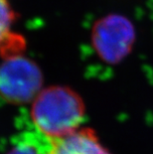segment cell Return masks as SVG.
I'll return each mask as SVG.
<instances>
[{
	"label": "cell",
	"mask_w": 153,
	"mask_h": 154,
	"mask_svg": "<svg viewBox=\"0 0 153 154\" xmlns=\"http://www.w3.org/2000/svg\"><path fill=\"white\" fill-rule=\"evenodd\" d=\"M41 81L40 71L26 59L10 58L0 66V94L13 103L37 97Z\"/></svg>",
	"instance_id": "2"
},
{
	"label": "cell",
	"mask_w": 153,
	"mask_h": 154,
	"mask_svg": "<svg viewBox=\"0 0 153 154\" xmlns=\"http://www.w3.org/2000/svg\"><path fill=\"white\" fill-rule=\"evenodd\" d=\"M48 154H110L89 128L77 129L67 135L51 138Z\"/></svg>",
	"instance_id": "4"
},
{
	"label": "cell",
	"mask_w": 153,
	"mask_h": 154,
	"mask_svg": "<svg viewBox=\"0 0 153 154\" xmlns=\"http://www.w3.org/2000/svg\"><path fill=\"white\" fill-rule=\"evenodd\" d=\"M132 38V26L120 16H109L97 23L94 28V44L103 57L109 60L121 57L128 50Z\"/></svg>",
	"instance_id": "3"
},
{
	"label": "cell",
	"mask_w": 153,
	"mask_h": 154,
	"mask_svg": "<svg viewBox=\"0 0 153 154\" xmlns=\"http://www.w3.org/2000/svg\"><path fill=\"white\" fill-rule=\"evenodd\" d=\"M15 15L9 0H0V48L10 41Z\"/></svg>",
	"instance_id": "6"
},
{
	"label": "cell",
	"mask_w": 153,
	"mask_h": 154,
	"mask_svg": "<svg viewBox=\"0 0 153 154\" xmlns=\"http://www.w3.org/2000/svg\"><path fill=\"white\" fill-rule=\"evenodd\" d=\"M51 138L34 126L31 131H25L17 137L14 147L8 154H48Z\"/></svg>",
	"instance_id": "5"
},
{
	"label": "cell",
	"mask_w": 153,
	"mask_h": 154,
	"mask_svg": "<svg viewBox=\"0 0 153 154\" xmlns=\"http://www.w3.org/2000/svg\"><path fill=\"white\" fill-rule=\"evenodd\" d=\"M84 114V104L79 96L62 87H52L39 93L31 110L33 125L50 138L79 129Z\"/></svg>",
	"instance_id": "1"
}]
</instances>
